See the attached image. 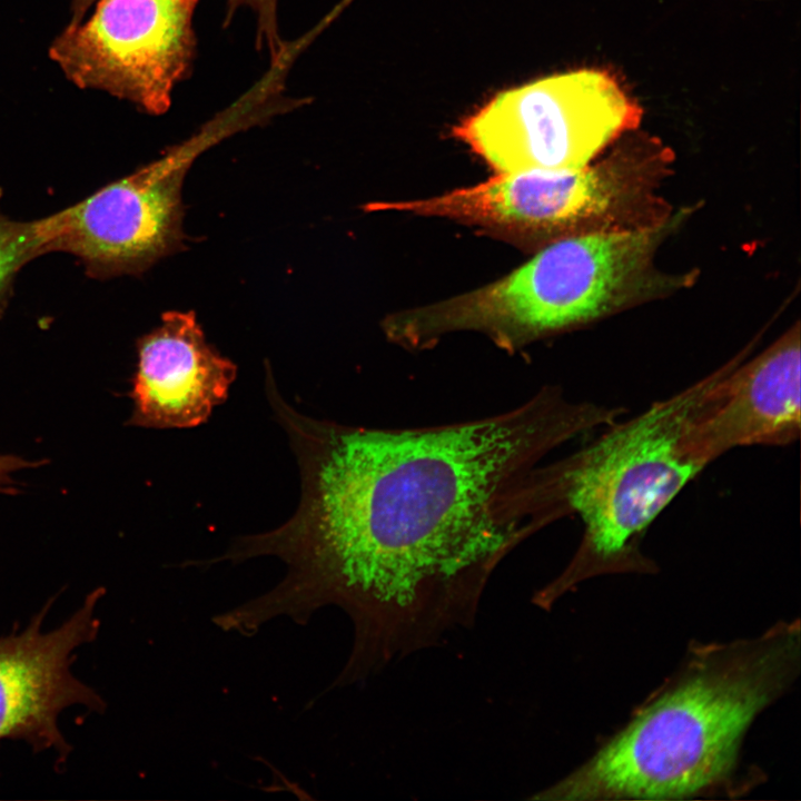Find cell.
<instances>
[{"label":"cell","instance_id":"cell-13","mask_svg":"<svg viewBox=\"0 0 801 801\" xmlns=\"http://www.w3.org/2000/svg\"><path fill=\"white\" fill-rule=\"evenodd\" d=\"M278 0H227L229 16L238 9H249L256 22L257 43L268 49L273 59L283 50L277 22Z\"/></svg>","mask_w":801,"mask_h":801},{"label":"cell","instance_id":"cell-9","mask_svg":"<svg viewBox=\"0 0 801 801\" xmlns=\"http://www.w3.org/2000/svg\"><path fill=\"white\" fill-rule=\"evenodd\" d=\"M800 375L799 323L756 356L720 366L689 417V452L706 467L735 447L793 443L801 429Z\"/></svg>","mask_w":801,"mask_h":801},{"label":"cell","instance_id":"cell-2","mask_svg":"<svg viewBox=\"0 0 801 801\" xmlns=\"http://www.w3.org/2000/svg\"><path fill=\"white\" fill-rule=\"evenodd\" d=\"M799 620L692 643L680 668L580 767L534 800H674L735 792L754 719L800 672Z\"/></svg>","mask_w":801,"mask_h":801},{"label":"cell","instance_id":"cell-6","mask_svg":"<svg viewBox=\"0 0 801 801\" xmlns=\"http://www.w3.org/2000/svg\"><path fill=\"white\" fill-rule=\"evenodd\" d=\"M233 131L215 122L83 201L30 222L36 253L68 250L99 268L140 270L182 247L181 187L194 160Z\"/></svg>","mask_w":801,"mask_h":801},{"label":"cell","instance_id":"cell-3","mask_svg":"<svg viewBox=\"0 0 801 801\" xmlns=\"http://www.w3.org/2000/svg\"><path fill=\"white\" fill-rule=\"evenodd\" d=\"M718 369L616 421L592 443L550 463L561 516L577 515L583 535L563 572L535 592L548 610L580 583L604 574L652 573L641 552L652 522L705 467L689 452L684 434L692 409Z\"/></svg>","mask_w":801,"mask_h":801},{"label":"cell","instance_id":"cell-1","mask_svg":"<svg viewBox=\"0 0 801 801\" xmlns=\"http://www.w3.org/2000/svg\"><path fill=\"white\" fill-rule=\"evenodd\" d=\"M265 387L297 458L299 504L215 560L285 564L275 586L237 606L251 632L279 617L304 624L325 606L348 616L353 644L336 686L474 623L501 562L555 522L543 461L593 426L589 406L551 384L500 414L405 428L309 417L270 372Z\"/></svg>","mask_w":801,"mask_h":801},{"label":"cell","instance_id":"cell-5","mask_svg":"<svg viewBox=\"0 0 801 801\" xmlns=\"http://www.w3.org/2000/svg\"><path fill=\"white\" fill-rule=\"evenodd\" d=\"M640 119L611 75L584 69L500 92L453 132L500 172L561 170L587 166Z\"/></svg>","mask_w":801,"mask_h":801},{"label":"cell","instance_id":"cell-10","mask_svg":"<svg viewBox=\"0 0 801 801\" xmlns=\"http://www.w3.org/2000/svg\"><path fill=\"white\" fill-rule=\"evenodd\" d=\"M100 591L88 595L59 627L41 632L46 610L20 633L0 639V740L28 742L34 750L69 746L58 728L63 710L81 704L99 710L103 702L71 672L77 647L95 639Z\"/></svg>","mask_w":801,"mask_h":801},{"label":"cell","instance_id":"cell-12","mask_svg":"<svg viewBox=\"0 0 801 801\" xmlns=\"http://www.w3.org/2000/svg\"><path fill=\"white\" fill-rule=\"evenodd\" d=\"M33 255L30 224L10 222L0 216V290L13 271Z\"/></svg>","mask_w":801,"mask_h":801},{"label":"cell","instance_id":"cell-11","mask_svg":"<svg viewBox=\"0 0 801 801\" xmlns=\"http://www.w3.org/2000/svg\"><path fill=\"white\" fill-rule=\"evenodd\" d=\"M131 398L134 425L188 428L205 423L222 404L237 366L207 344L190 312H167L138 344Z\"/></svg>","mask_w":801,"mask_h":801},{"label":"cell","instance_id":"cell-15","mask_svg":"<svg viewBox=\"0 0 801 801\" xmlns=\"http://www.w3.org/2000/svg\"><path fill=\"white\" fill-rule=\"evenodd\" d=\"M95 0H73V22L77 23L82 18L83 13L86 12L87 8Z\"/></svg>","mask_w":801,"mask_h":801},{"label":"cell","instance_id":"cell-7","mask_svg":"<svg viewBox=\"0 0 801 801\" xmlns=\"http://www.w3.org/2000/svg\"><path fill=\"white\" fill-rule=\"evenodd\" d=\"M199 0H99L90 19L55 41L50 55L79 87L166 112L195 52Z\"/></svg>","mask_w":801,"mask_h":801},{"label":"cell","instance_id":"cell-4","mask_svg":"<svg viewBox=\"0 0 801 801\" xmlns=\"http://www.w3.org/2000/svg\"><path fill=\"white\" fill-rule=\"evenodd\" d=\"M663 226L558 240L506 277L469 293L473 324L505 349L597 318L641 284Z\"/></svg>","mask_w":801,"mask_h":801},{"label":"cell","instance_id":"cell-14","mask_svg":"<svg viewBox=\"0 0 801 801\" xmlns=\"http://www.w3.org/2000/svg\"><path fill=\"white\" fill-rule=\"evenodd\" d=\"M30 466V462L11 455H0V490L8 486L16 472Z\"/></svg>","mask_w":801,"mask_h":801},{"label":"cell","instance_id":"cell-8","mask_svg":"<svg viewBox=\"0 0 801 801\" xmlns=\"http://www.w3.org/2000/svg\"><path fill=\"white\" fill-rule=\"evenodd\" d=\"M609 159L594 167L504 171L441 196L368 204L370 211L438 216L506 229L558 233L590 227L609 231L639 198L644 169Z\"/></svg>","mask_w":801,"mask_h":801}]
</instances>
